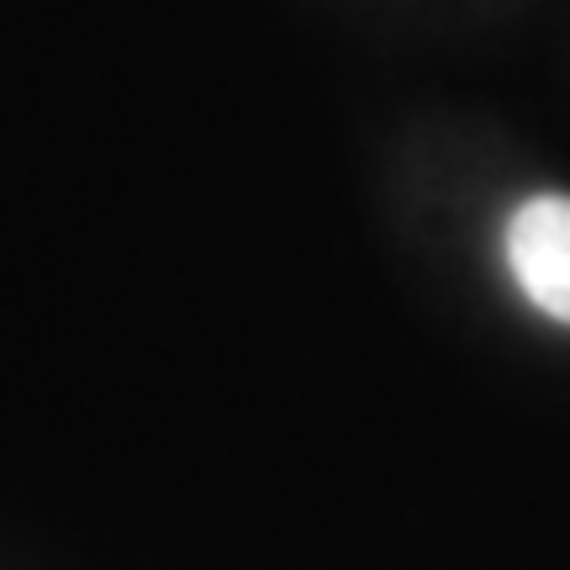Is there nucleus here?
Returning <instances> with one entry per match:
<instances>
[{"label": "nucleus", "mask_w": 570, "mask_h": 570, "mask_svg": "<svg viewBox=\"0 0 570 570\" xmlns=\"http://www.w3.org/2000/svg\"><path fill=\"white\" fill-rule=\"evenodd\" d=\"M508 269L544 317L570 327V196H533L512 212Z\"/></svg>", "instance_id": "nucleus-1"}]
</instances>
